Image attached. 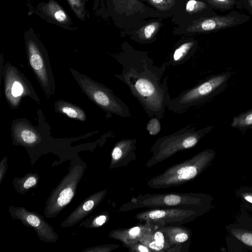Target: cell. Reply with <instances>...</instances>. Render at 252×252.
<instances>
[{"mask_svg":"<svg viewBox=\"0 0 252 252\" xmlns=\"http://www.w3.org/2000/svg\"><path fill=\"white\" fill-rule=\"evenodd\" d=\"M117 59L122 71L116 77L128 87L148 117L162 119L165 107L171 99L167 78L162 81L167 64L157 66L147 54L135 52H125Z\"/></svg>","mask_w":252,"mask_h":252,"instance_id":"6da1fadb","label":"cell"},{"mask_svg":"<svg viewBox=\"0 0 252 252\" xmlns=\"http://www.w3.org/2000/svg\"><path fill=\"white\" fill-rule=\"evenodd\" d=\"M231 73L227 71L213 75L171 98L166 107L175 113H184L220 93L226 86Z\"/></svg>","mask_w":252,"mask_h":252,"instance_id":"7a4b0ae2","label":"cell"},{"mask_svg":"<svg viewBox=\"0 0 252 252\" xmlns=\"http://www.w3.org/2000/svg\"><path fill=\"white\" fill-rule=\"evenodd\" d=\"M69 172L52 191L47 199L44 209L46 218L55 217L71 201L74 196L77 186L82 179L85 165L82 161H73Z\"/></svg>","mask_w":252,"mask_h":252,"instance_id":"3957f363","label":"cell"},{"mask_svg":"<svg viewBox=\"0 0 252 252\" xmlns=\"http://www.w3.org/2000/svg\"><path fill=\"white\" fill-rule=\"evenodd\" d=\"M9 212L13 219L20 220L24 225L33 228L41 240L46 242L57 241V233L39 214L21 207L10 206Z\"/></svg>","mask_w":252,"mask_h":252,"instance_id":"277c9868","label":"cell"},{"mask_svg":"<svg viewBox=\"0 0 252 252\" xmlns=\"http://www.w3.org/2000/svg\"><path fill=\"white\" fill-rule=\"evenodd\" d=\"M225 229L231 238L252 250V218L244 208Z\"/></svg>","mask_w":252,"mask_h":252,"instance_id":"5b68a950","label":"cell"},{"mask_svg":"<svg viewBox=\"0 0 252 252\" xmlns=\"http://www.w3.org/2000/svg\"><path fill=\"white\" fill-rule=\"evenodd\" d=\"M236 17L229 15L216 16L209 18H201L193 21L188 26L187 32L189 33L210 32L231 27L238 24Z\"/></svg>","mask_w":252,"mask_h":252,"instance_id":"8992f818","label":"cell"},{"mask_svg":"<svg viewBox=\"0 0 252 252\" xmlns=\"http://www.w3.org/2000/svg\"><path fill=\"white\" fill-rule=\"evenodd\" d=\"M99 193L92 194L80 204L62 223V227H70L86 217L97 204Z\"/></svg>","mask_w":252,"mask_h":252,"instance_id":"52a82bcc","label":"cell"},{"mask_svg":"<svg viewBox=\"0 0 252 252\" xmlns=\"http://www.w3.org/2000/svg\"><path fill=\"white\" fill-rule=\"evenodd\" d=\"M194 41L185 42L178 46L174 50L170 60V64L177 65L183 63L188 60L189 54L194 46Z\"/></svg>","mask_w":252,"mask_h":252,"instance_id":"ba28073f","label":"cell"},{"mask_svg":"<svg viewBox=\"0 0 252 252\" xmlns=\"http://www.w3.org/2000/svg\"><path fill=\"white\" fill-rule=\"evenodd\" d=\"M231 126L243 133L247 130L252 128V108L234 116L232 119Z\"/></svg>","mask_w":252,"mask_h":252,"instance_id":"9c48e42d","label":"cell"},{"mask_svg":"<svg viewBox=\"0 0 252 252\" xmlns=\"http://www.w3.org/2000/svg\"><path fill=\"white\" fill-rule=\"evenodd\" d=\"M160 24L158 22L148 23L139 29L136 34L142 40H150L153 38L160 28Z\"/></svg>","mask_w":252,"mask_h":252,"instance_id":"30bf717a","label":"cell"},{"mask_svg":"<svg viewBox=\"0 0 252 252\" xmlns=\"http://www.w3.org/2000/svg\"><path fill=\"white\" fill-rule=\"evenodd\" d=\"M236 194L242 201L241 208L252 206V187L241 188L237 190Z\"/></svg>","mask_w":252,"mask_h":252,"instance_id":"8fae6325","label":"cell"},{"mask_svg":"<svg viewBox=\"0 0 252 252\" xmlns=\"http://www.w3.org/2000/svg\"><path fill=\"white\" fill-rule=\"evenodd\" d=\"M207 7L205 3L198 0H189L186 4V11L189 14L200 12Z\"/></svg>","mask_w":252,"mask_h":252,"instance_id":"7c38bea8","label":"cell"},{"mask_svg":"<svg viewBox=\"0 0 252 252\" xmlns=\"http://www.w3.org/2000/svg\"><path fill=\"white\" fill-rule=\"evenodd\" d=\"M38 181V177L35 174H27L24 177L20 179V189L21 190H27L35 186Z\"/></svg>","mask_w":252,"mask_h":252,"instance_id":"4fadbf2b","label":"cell"},{"mask_svg":"<svg viewBox=\"0 0 252 252\" xmlns=\"http://www.w3.org/2000/svg\"><path fill=\"white\" fill-rule=\"evenodd\" d=\"M177 173L179 179L189 180L197 175V170L194 166H187L180 168Z\"/></svg>","mask_w":252,"mask_h":252,"instance_id":"5bb4252c","label":"cell"},{"mask_svg":"<svg viewBox=\"0 0 252 252\" xmlns=\"http://www.w3.org/2000/svg\"><path fill=\"white\" fill-rule=\"evenodd\" d=\"M156 9L160 11H166L171 9L175 4V0H148Z\"/></svg>","mask_w":252,"mask_h":252,"instance_id":"9a60e30c","label":"cell"},{"mask_svg":"<svg viewBox=\"0 0 252 252\" xmlns=\"http://www.w3.org/2000/svg\"><path fill=\"white\" fill-rule=\"evenodd\" d=\"M146 129L151 135H156L158 134L161 129L159 119L156 117H152L147 124Z\"/></svg>","mask_w":252,"mask_h":252,"instance_id":"2e32d148","label":"cell"},{"mask_svg":"<svg viewBox=\"0 0 252 252\" xmlns=\"http://www.w3.org/2000/svg\"><path fill=\"white\" fill-rule=\"evenodd\" d=\"M211 5L218 8L228 9L233 7L235 0H207Z\"/></svg>","mask_w":252,"mask_h":252,"instance_id":"e0dca14e","label":"cell"},{"mask_svg":"<svg viewBox=\"0 0 252 252\" xmlns=\"http://www.w3.org/2000/svg\"><path fill=\"white\" fill-rule=\"evenodd\" d=\"M155 241L152 242L149 246L151 248L158 251L163 247L164 236L159 231L157 232L154 236Z\"/></svg>","mask_w":252,"mask_h":252,"instance_id":"ac0fdd59","label":"cell"},{"mask_svg":"<svg viewBox=\"0 0 252 252\" xmlns=\"http://www.w3.org/2000/svg\"><path fill=\"white\" fill-rule=\"evenodd\" d=\"M21 137L23 141L27 144H32L36 142L37 137L32 130L25 129L21 133Z\"/></svg>","mask_w":252,"mask_h":252,"instance_id":"d6986e66","label":"cell"},{"mask_svg":"<svg viewBox=\"0 0 252 252\" xmlns=\"http://www.w3.org/2000/svg\"><path fill=\"white\" fill-rule=\"evenodd\" d=\"M30 63L32 66L36 70H39L43 67V61L38 54H33L31 56Z\"/></svg>","mask_w":252,"mask_h":252,"instance_id":"ffe728a7","label":"cell"},{"mask_svg":"<svg viewBox=\"0 0 252 252\" xmlns=\"http://www.w3.org/2000/svg\"><path fill=\"white\" fill-rule=\"evenodd\" d=\"M62 110L68 117L72 118H80L82 115L80 114L78 110L72 107L65 106L62 108Z\"/></svg>","mask_w":252,"mask_h":252,"instance_id":"44dd1931","label":"cell"},{"mask_svg":"<svg viewBox=\"0 0 252 252\" xmlns=\"http://www.w3.org/2000/svg\"><path fill=\"white\" fill-rule=\"evenodd\" d=\"M181 201L179 196L175 195H169L166 196L164 199V203L167 205H176L178 204Z\"/></svg>","mask_w":252,"mask_h":252,"instance_id":"7402d4cb","label":"cell"},{"mask_svg":"<svg viewBox=\"0 0 252 252\" xmlns=\"http://www.w3.org/2000/svg\"><path fill=\"white\" fill-rule=\"evenodd\" d=\"M23 91V88L19 82H15L12 87V94L14 96L20 95Z\"/></svg>","mask_w":252,"mask_h":252,"instance_id":"603a6c76","label":"cell"},{"mask_svg":"<svg viewBox=\"0 0 252 252\" xmlns=\"http://www.w3.org/2000/svg\"><path fill=\"white\" fill-rule=\"evenodd\" d=\"M106 220V217L105 216L101 215L98 216L92 220V223H91V227L102 225L105 222Z\"/></svg>","mask_w":252,"mask_h":252,"instance_id":"cb8c5ba5","label":"cell"},{"mask_svg":"<svg viewBox=\"0 0 252 252\" xmlns=\"http://www.w3.org/2000/svg\"><path fill=\"white\" fill-rule=\"evenodd\" d=\"M165 212L162 210H154L149 214V217L152 219H158L164 217Z\"/></svg>","mask_w":252,"mask_h":252,"instance_id":"d4e9b609","label":"cell"},{"mask_svg":"<svg viewBox=\"0 0 252 252\" xmlns=\"http://www.w3.org/2000/svg\"><path fill=\"white\" fill-rule=\"evenodd\" d=\"M123 152L120 146L114 148L112 153V156L114 159H119L122 156Z\"/></svg>","mask_w":252,"mask_h":252,"instance_id":"484cf974","label":"cell"},{"mask_svg":"<svg viewBox=\"0 0 252 252\" xmlns=\"http://www.w3.org/2000/svg\"><path fill=\"white\" fill-rule=\"evenodd\" d=\"M122 3L125 4L126 6L129 9H132V8L136 6V5L141 4L137 0H122Z\"/></svg>","mask_w":252,"mask_h":252,"instance_id":"4316f807","label":"cell"},{"mask_svg":"<svg viewBox=\"0 0 252 252\" xmlns=\"http://www.w3.org/2000/svg\"><path fill=\"white\" fill-rule=\"evenodd\" d=\"M55 17L58 21L60 22L63 21L66 19V15L62 10L57 11L55 13Z\"/></svg>","mask_w":252,"mask_h":252,"instance_id":"83f0119b","label":"cell"},{"mask_svg":"<svg viewBox=\"0 0 252 252\" xmlns=\"http://www.w3.org/2000/svg\"><path fill=\"white\" fill-rule=\"evenodd\" d=\"M188 238V235L184 233H181L176 235L175 240L179 242H183L186 241Z\"/></svg>","mask_w":252,"mask_h":252,"instance_id":"f1b7e54d","label":"cell"},{"mask_svg":"<svg viewBox=\"0 0 252 252\" xmlns=\"http://www.w3.org/2000/svg\"><path fill=\"white\" fill-rule=\"evenodd\" d=\"M139 231L140 228L138 227H135L130 230L129 233L131 235H136L139 233Z\"/></svg>","mask_w":252,"mask_h":252,"instance_id":"f546056e","label":"cell"},{"mask_svg":"<svg viewBox=\"0 0 252 252\" xmlns=\"http://www.w3.org/2000/svg\"><path fill=\"white\" fill-rule=\"evenodd\" d=\"M138 249L142 252H147L149 251L148 249L146 247L142 245L138 247Z\"/></svg>","mask_w":252,"mask_h":252,"instance_id":"4dcf8cb0","label":"cell"},{"mask_svg":"<svg viewBox=\"0 0 252 252\" xmlns=\"http://www.w3.org/2000/svg\"><path fill=\"white\" fill-rule=\"evenodd\" d=\"M243 208H244L245 209H247V210L252 211V206H247V207Z\"/></svg>","mask_w":252,"mask_h":252,"instance_id":"1f68e13d","label":"cell"},{"mask_svg":"<svg viewBox=\"0 0 252 252\" xmlns=\"http://www.w3.org/2000/svg\"><path fill=\"white\" fill-rule=\"evenodd\" d=\"M248 2L250 6L252 8V0H248Z\"/></svg>","mask_w":252,"mask_h":252,"instance_id":"d6a6232c","label":"cell"},{"mask_svg":"<svg viewBox=\"0 0 252 252\" xmlns=\"http://www.w3.org/2000/svg\"></svg>","mask_w":252,"mask_h":252,"instance_id":"836d02e7","label":"cell"}]
</instances>
